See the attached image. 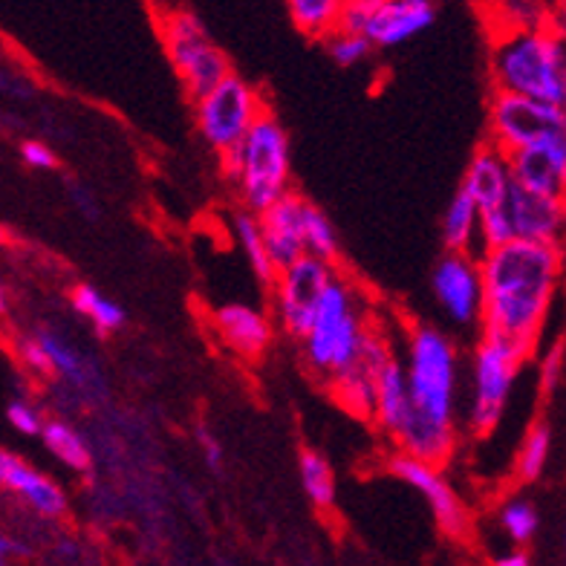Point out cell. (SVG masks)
<instances>
[{
	"label": "cell",
	"mask_w": 566,
	"mask_h": 566,
	"mask_svg": "<svg viewBox=\"0 0 566 566\" xmlns=\"http://www.w3.org/2000/svg\"><path fill=\"white\" fill-rule=\"evenodd\" d=\"M478 263L483 286V333L509 342L530 361L549 318L552 301L558 295L564 252L560 247L512 240L506 247L480 254Z\"/></svg>",
	"instance_id": "6da1fadb"
},
{
	"label": "cell",
	"mask_w": 566,
	"mask_h": 566,
	"mask_svg": "<svg viewBox=\"0 0 566 566\" xmlns=\"http://www.w3.org/2000/svg\"><path fill=\"white\" fill-rule=\"evenodd\" d=\"M408 381L410 417L396 433L399 454L446 465L457 448V394H460V353L437 327L410 329L402 361Z\"/></svg>",
	"instance_id": "7a4b0ae2"
},
{
	"label": "cell",
	"mask_w": 566,
	"mask_h": 566,
	"mask_svg": "<svg viewBox=\"0 0 566 566\" xmlns=\"http://www.w3.org/2000/svg\"><path fill=\"white\" fill-rule=\"evenodd\" d=\"M497 93L532 98L552 107L566 105V44L552 23L506 27L492 50Z\"/></svg>",
	"instance_id": "3957f363"
},
{
	"label": "cell",
	"mask_w": 566,
	"mask_h": 566,
	"mask_svg": "<svg viewBox=\"0 0 566 566\" xmlns=\"http://www.w3.org/2000/svg\"><path fill=\"white\" fill-rule=\"evenodd\" d=\"M292 145L286 127L266 111L231 150L220 154L223 174L249 214H263L292 191Z\"/></svg>",
	"instance_id": "277c9868"
},
{
	"label": "cell",
	"mask_w": 566,
	"mask_h": 566,
	"mask_svg": "<svg viewBox=\"0 0 566 566\" xmlns=\"http://www.w3.org/2000/svg\"><path fill=\"white\" fill-rule=\"evenodd\" d=\"M370 324H367L365 304L350 281L336 275L313 315V324L301 338L304 358L315 376L336 381L344 373L356 370L361 361V347Z\"/></svg>",
	"instance_id": "5b68a950"
},
{
	"label": "cell",
	"mask_w": 566,
	"mask_h": 566,
	"mask_svg": "<svg viewBox=\"0 0 566 566\" xmlns=\"http://www.w3.org/2000/svg\"><path fill=\"white\" fill-rule=\"evenodd\" d=\"M159 35H163L165 55L171 59L179 82H182L191 102L206 96L209 90H214L231 73V61L211 41L206 23L195 12H188V9L163 12Z\"/></svg>",
	"instance_id": "8992f818"
},
{
	"label": "cell",
	"mask_w": 566,
	"mask_h": 566,
	"mask_svg": "<svg viewBox=\"0 0 566 566\" xmlns=\"http://www.w3.org/2000/svg\"><path fill=\"white\" fill-rule=\"evenodd\" d=\"M526 358L503 338L483 333L471 353V399L465 410V428L474 437H485L503 419L514 379Z\"/></svg>",
	"instance_id": "52a82bcc"
},
{
	"label": "cell",
	"mask_w": 566,
	"mask_h": 566,
	"mask_svg": "<svg viewBox=\"0 0 566 566\" xmlns=\"http://www.w3.org/2000/svg\"><path fill=\"white\" fill-rule=\"evenodd\" d=\"M261 90L231 70L223 82L195 102V119L202 139L217 154H226L249 134V127L266 113Z\"/></svg>",
	"instance_id": "ba28073f"
},
{
	"label": "cell",
	"mask_w": 566,
	"mask_h": 566,
	"mask_svg": "<svg viewBox=\"0 0 566 566\" xmlns=\"http://www.w3.org/2000/svg\"><path fill=\"white\" fill-rule=\"evenodd\" d=\"M437 7L431 0H350L342 3L338 30L367 38L370 46H402L431 30Z\"/></svg>",
	"instance_id": "9c48e42d"
},
{
	"label": "cell",
	"mask_w": 566,
	"mask_h": 566,
	"mask_svg": "<svg viewBox=\"0 0 566 566\" xmlns=\"http://www.w3.org/2000/svg\"><path fill=\"white\" fill-rule=\"evenodd\" d=\"M555 136H566L564 107L494 93L489 105V142L500 150L514 154V150H526Z\"/></svg>",
	"instance_id": "30bf717a"
},
{
	"label": "cell",
	"mask_w": 566,
	"mask_h": 566,
	"mask_svg": "<svg viewBox=\"0 0 566 566\" xmlns=\"http://www.w3.org/2000/svg\"><path fill=\"white\" fill-rule=\"evenodd\" d=\"M333 281H336V266L306 258V254L277 272L272 290H275L277 321L286 336L298 338V342L304 338L321 304V295L327 292Z\"/></svg>",
	"instance_id": "8fae6325"
},
{
	"label": "cell",
	"mask_w": 566,
	"mask_h": 566,
	"mask_svg": "<svg viewBox=\"0 0 566 566\" xmlns=\"http://www.w3.org/2000/svg\"><path fill=\"white\" fill-rule=\"evenodd\" d=\"M0 492L21 500L23 506L41 521L55 523L70 514L67 489L3 446H0Z\"/></svg>",
	"instance_id": "7c38bea8"
},
{
	"label": "cell",
	"mask_w": 566,
	"mask_h": 566,
	"mask_svg": "<svg viewBox=\"0 0 566 566\" xmlns=\"http://www.w3.org/2000/svg\"><path fill=\"white\" fill-rule=\"evenodd\" d=\"M433 295L448 318L471 327L480 324L483 286H480V263L474 254L446 252L433 269Z\"/></svg>",
	"instance_id": "4fadbf2b"
},
{
	"label": "cell",
	"mask_w": 566,
	"mask_h": 566,
	"mask_svg": "<svg viewBox=\"0 0 566 566\" xmlns=\"http://www.w3.org/2000/svg\"><path fill=\"white\" fill-rule=\"evenodd\" d=\"M390 471L428 500V506H431L433 517H437V523H440V530L446 532V535L462 537L469 532V512H465L462 500L457 497V492L446 480L440 465L396 454L394 460H390Z\"/></svg>",
	"instance_id": "5bb4252c"
},
{
	"label": "cell",
	"mask_w": 566,
	"mask_h": 566,
	"mask_svg": "<svg viewBox=\"0 0 566 566\" xmlns=\"http://www.w3.org/2000/svg\"><path fill=\"white\" fill-rule=\"evenodd\" d=\"M512 182L523 191L549 200H564L566 195V136H555L526 150L509 154Z\"/></svg>",
	"instance_id": "9a60e30c"
},
{
	"label": "cell",
	"mask_w": 566,
	"mask_h": 566,
	"mask_svg": "<svg viewBox=\"0 0 566 566\" xmlns=\"http://www.w3.org/2000/svg\"><path fill=\"white\" fill-rule=\"evenodd\" d=\"M506 214L514 240L537 243V247H560L566 223V202L537 197L512 186L506 200Z\"/></svg>",
	"instance_id": "2e32d148"
},
{
	"label": "cell",
	"mask_w": 566,
	"mask_h": 566,
	"mask_svg": "<svg viewBox=\"0 0 566 566\" xmlns=\"http://www.w3.org/2000/svg\"><path fill=\"white\" fill-rule=\"evenodd\" d=\"M304 206V197L298 191H290L275 206H269L263 214H258L263 243H266L269 261H272L275 272L304 258V231H301Z\"/></svg>",
	"instance_id": "e0dca14e"
},
{
	"label": "cell",
	"mask_w": 566,
	"mask_h": 566,
	"mask_svg": "<svg viewBox=\"0 0 566 566\" xmlns=\"http://www.w3.org/2000/svg\"><path fill=\"white\" fill-rule=\"evenodd\" d=\"M512 171H509V154L492 142H483L471 157L460 191L469 195L478 211L503 209L512 191Z\"/></svg>",
	"instance_id": "ac0fdd59"
},
{
	"label": "cell",
	"mask_w": 566,
	"mask_h": 566,
	"mask_svg": "<svg viewBox=\"0 0 566 566\" xmlns=\"http://www.w3.org/2000/svg\"><path fill=\"white\" fill-rule=\"evenodd\" d=\"M214 329L226 347L243 358H261L275 338L272 318L249 304H223L214 310Z\"/></svg>",
	"instance_id": "d6986e66"
},
{
	"label": "cell",
	"mask_w": 566,
	"mask_h": 566,
	"mask_svg": "<svg viewBox=\"0 0 566 566\" xmlns=\"http://www.w3.org/2000/svg\"><path fill=\"white\" fill-rule=\"evenodd\" d=\"M30 336L35 338L38 350L44 356V379L55 376L75 390H90V394L96 390L98 370L90 365L87 356L67 336H61L59 329L46 327V324L32 329Z\"/></svg>",
	"instance_id": "ffe728a7"
},
{
	"label": "cell",
	"mask_w": 566,
	"mask_h": 566,
	"mask_svg": "<svg viewBox=\"0 0 566 566\" xmlns=\"http://www.w3.org/2000/svg\"><path fill=\"white\" fill-rule=\"evenodd\" d=\"M373 390H376V408L373 419L379 428L396 440V433L402 431L410 417V399H408V381H405L402 361L390 356L379 370H373Z\"/></svg>",
	"instance_id": "44dd1931"
},
{
	"label": "cell",
	"mask_w": 566,
	"mask_h": 566,
	"mask_svg": "<svg viewBox=\"0 0 566 566\" xmlns=\"http://www.w3.org/2000/svg\"><path fill=\"white\" fill-rule=\"evenodd\" d=\"M41 442L61 465H67L75 474H87L93 469V448L70 419L46 417L44 428H41Z\"/></svg>",
	"instance_id": "7402d4cb"
},
{
	"label": "cell",
	"mask_w": 566,
	"mask_h": 566,
	"mask_svg": "<svg viewBox=\"0 0 566 566\" xmlns=\"http://www.w3.org/2000/svg\"><path fill=\"white\" fill-rule=\"evenodd\" d=\"M480 231V211L471 202L469 195L457 191L448 202L446 217H442V243L448 252L454 254H474V243H478Z\"/></svg>",
	"instance_id": "603a6c76"
},
{
	"label": "cell",
	"mask_w": 566,
	"mask_h": 566,
	"mask_svg": "<svg viewBox=\"0 0 566 566\" xmlns=\"http://www.w3.org/2000/svg\"><path fill=\"white\" fill-rule=\"evenodd\" d=\"M70 306H73V313L82 315L87 321L90 327L98 329V336H111L116 329L125 327L127 313L125 306L116 304L113 298L102 295L96 286H90V283H78L70 292Z\"/></svg>",
	"instance_id": "cb8c5ba5"
},
{
	"label": "cell",
	"mask_w": 566,
	"mask_h": 566,
	"mask_svg": "<svg viewBox=\"0 0 566 566\" xmlns=\"http://www.w3.org/2000/svg\"><path fill=\"white\" fill-rule=\"evenodd\" d=\"M298 471H301V485H304L310 503L318 509H333L336 506V471L329 465V460L321 451L304 448L298 454Z\"/></svg>",
	"instance_id": "d4e9b609"
},
{
	"label": "cell",
	"mask_w": 566,
	"mask_h": 566,
	"mask_svg": "<svg viewBox=\"0 0 566 566\" xmlns=\"http://www.w3.org/2000/svg\"><path fill=\"white\" fill-rule=\"evenodd\" d=\"M301 231H304L306 258H315V261H324L329 263V266H336L338 252H342L336 226L329 223V217L310 200H306L304 217H301Z\"/></svg>",
	"instance_id": "484cf974"
},
{
	"label": "cell",
	"mask_w": 566,
	"mask_h": 566,
	"mask_svg": "<svg viewBox=\"0 0 566 566\" xmlns=\"http://www.w3.org/2000/svg\"><path fill=\"white\" fill-rule=\"evenodd\" d=\"M329 390L344 410H350L361 419H373L376 390H373V373H367L365 367H356V370L338 376L336 381H329Z\"/></svg>",
	"instance_id": "4316f807"
},
{
	"label": "cell",
	"mask_w": 566,
	"mask_h": 566,
	"mask_svg": "<svg viewBox=\"0 0 566 566\" xmlns=\"http://www.w3.org/2000/svg\"><path fill=\"white\" fill-rule=\"evenodd\" d=\"M338 12H342L338 0H292L290 3L292 23L304 35L324 38V41L338 30Z\"/></svg>",
	"instance_id": "83f0119b"
},
{
	"label": "cell",
	"mask_w": 566,
	"mask_h": 566,
	"mask_svg": "<svg viewBox=\"0 0 566 566\" xmlns=\"http://www.w3.org/2000/svg\"><path fill=\"white\" fill-rule=\"evenodd\" d=\"M234 238H238L240 249H243V254H247V261H249V266H252L254 275L272 286V281H275L277 272H275V266H272V261H269V252H266V243H263L258 214L240 211V214L234 217Z\"/></svg>",
	"instance_id": "f1b7e54d"
},
{
	"label": "cell",
	"mask_w": 566,
	"mask_h": 566,
	"mask_svg": "<svg viewBox=\"0 0 566 566\" xmlns=\"http://www.w3.org/2000/svg\"><path fill=\"white\" fill-rule=\"evenodd\" d=\"M549 457H552V428L549 422H535L526 431L521 442V451H517V478L523 483H535L541 474L546 471L549 465Z\"/></svg>",
	"instance_id": "f546056e"
},
{
	"label": "cell",
	"mask_w": 566,
	"mask_h": 566,
	"mask_svg": "<svg viewBox=\"0 0 566 566\" xmlns=\"http://www.w3.org/2000/svg\"><path fill=\"white\" fill-rule=\"evenodd\" d=\"M500 526L506 532V537L512 544L526 546L532 537L541 530V512L532 500L526 497H509L503 506H500Z\"/></svg>",
	"instance_id": "4dcf8cb0"
},
{
	"label": "cell",
	"mask_w": 566,
	"mask_h": 566,
	"mask_svg": "<svg viewBox=\"0 0 566 566\" xmlns=\"http://www.w3.org/2000/svg\"><path fill=\"white\" fill-rule=\"evenodd\" d=\"M478 240H480V254L512 243L514 234H512V223H509L506 206H503V209H494V211H480Z\"/></svg>",
	"instance_id": "1f68e13d"
},
{
	"label": "cell",
	"mask_w": 566,
	"mask_h": 566,
	"mask_svg": "<svg viewBox=\"0 0 566 566\" xmlns=\"http://www.w3.org/2000/svg\"><path fill=\"white\" fill-rule=\"evenodd\" d=\"M327 50L329 55H333V61L342 64V67H356V64L370 59L373 53V46L367 44V38L353 35V32H342V30H336L327 38Z\"/></svg>",
	"instance_id": "d6a6232c"
},
{
	"label": "cell",
	"mask_w": 566,
	"mask_h": 566,
	"mask_svg": "<svg viewBox=\"0 0 566 566\" xmlns=\"http://www.w3.org/2000/svg\"><path fill=\"white\" fill-rule=\"evenodd\" d=\"M7 422L12 424L18 433H23V437H41L46 413L38 408L32 399H27V396H15V399L7 405Z\"/></svg>",
	"instance_id": "836d02e7"
},
{
	"label": "cell",
	"mask_w": 566,
	"mask_h": 566,
	"mask_svg": "<svg viewBox=\"0 0 566 566\" xmlns=\"http://www.w3.org/2000/svg\"><path fill=\"white\" fill-rule=\"evenodd\" d=\"M21 159H23V165H30L32 171H53V168H59V157H55V150L41 139L23 142Z\"/></svg>",
	"instance_id": "e575fe53"
},
{
	"label": "cell",
	"mask_w": 566,
	"mask_h": 566,
	"mask_svg": "<svg viewBox=\"0 0 566 566\" xmlns=\"http://www.w3.org/2000/svg\"><path fill=\"white\" fill-rule=\"evenodd\" d=\"M195 440H197V446H200L206 465H209L211 471L223 469V446H220V440L214 437V431H211V428H206V424H200V428L195 431Z\"/></svg>",
	"instance_id": "d590c367"
},
{
	"label": "cell",
	"mask_w": 566,
	"mask_h": 566,
	"mask_svg": "<svg viewBox=\"0 0 566 566\" xmlns=\"http://www.w3.org/2000/svg\"><path fill=\"white\" fill-rule=\"evenodd\" d=\"M30 558V546L12 532L0 530V566H21V560Z\"/></svg>",
	"instance_id": "8d00e7d4"
},
{
	"label": "cell",
	"mask_w": 566,
	"mask_h": 566,
	"mask_svg": "<svg viewBox=\"0 0 566 566\" xmlns=\"http://www.w3.org/2000/svg\"><path fill=\"white\" fill-rule=\"evenodd\" d=\"M560 367H564V347L555 344L549 356H544V365H541V385H544V390H555V385L560 381Z\"/></svg>",
	"instance_id": "74e56055"
},
{
	"label": "cell",
	"mask_w": 566,
	"mask_h": 566,
	"mask_svg": "<svg viewBox=\"0 0 566 566\" xmlns=\"http://www.w3.org/2000/svg\"><path fill=\"white\" fill-rule=\"evenodd\" d=\"M70 200L75 202V209L82 211L87 220H96V217H98L96 200H93V197H90V191H84V188H78V186L70 188Z\"/></svg>",
	"instance_id": "f35d334b"
},
{
	"label": "cell",
	"mask_w": 566,
	"mask_h": 566,
	"mask_svg": "<svg viewBox=\"0 0 566 566\" xmlns=\"http://www.w3.org/2000/svg\"><path fill=\"white\" fill-rule=\"evenodd\" d=\"M494 566H532V558L523 549H512L506 555L494 558Z\"/></svg>",
	"instance_id": "ab89813d"
},
{
	"label": "cell",
	"mask_w": 566,
	"mask_h": 566,
	"mask_svg": "<svg viewBox=\"0 0 566 566\" xmlns=\"http://www.w3.org/2000/svg\"><path fill=\"white\" fill-rule=\"evenodd\" d=\"M7 313H9V295L7 290L0 286V315H7Z\"/></svg>",
	"instance_id": "60d3db41"
},
{
	"label": "cell",
	"mask_w": 566,
	"mask_h": 566,
	"mask_svg": "<svg viewBox=\"0 0 566 566\" xmlns=\"http://www.w3.org/2000/svg\"><path fill=\"white\" fill-rule=\"evenodd\" d=\"M7 240H9L7 229H3V226H0V247H7Z\"/></svg>",
	"instance_id": "b9f144b4"
}]
</instances>
